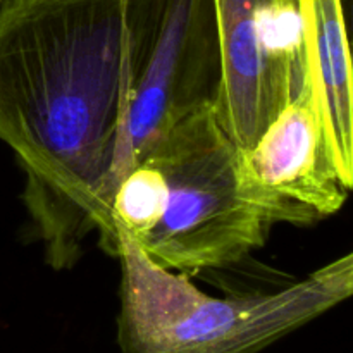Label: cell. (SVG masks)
<instances>
[{
    "label": "cell",
    "mask_w": 353,
    "mask_h": 353,
    "mask_svg": "<svg viewBox=\"0 0 353 353\" xmlns=\"http://www.w3.org/2000/svg\"><path fill=\"white\" fill-rule=\"evenodd\" d=\"M119 353H261L348 300L353 255L276 290L214 296L117 233Z\"/></svg>",
    "instance_id": "3"
},
{
    "label": "cell",
    "mask_w": 353,
    "mask_h": 353,
    "mask_svg": "<svg viewBox=\"0 0 353 353\" xmlns=\"http://www.w3.org/2000/svg\"><path fill=\"white\" fill-rule=\"evenodd\" d=\"M223 85L214 112L238 150L307 85L299 0H214Z\"/></svg>",
    "instance_id": "5"
},
{
    "label": "cell",
    "mask_w": 353,
    "mask_h": 353,
    "mask_svg": "<svg viewBox=\"0 0 353 353\" xmlns=\"http://www.w3.org/2000/svg\"><path fill=\"white\" fill-rule=\"evenodd\" d=\"M223 85L214 0H164L154 47L133 92L109 176L93 209L95 233L124 174L176 124L216 107Z\"/></svg>",
    "instance_id": "4"
},
{
    "label": "cell",
    "mask_w": 353,
    "mask_h": 353,
    "mask_svg": "<svg viewBox=\"0 0 353 353\" xmlns=\"http://www.w3.org/2000/svg\"><path fill=\"white\" fill-rule=\"evenodd\" d=\"M162 2H0V141L26 174L23 202L54 271L74 268L95 231Z\"/></svg>",
    "instance_id": "1"
},
{
    "label": "cell",
    "mask_w": 353,
    "mask_h": 353,
    "mask_svg": "<svg viewBox=\"0 0 353 353\" xmlns=\"http://www.w3.org/2000/svg\"><path fill=\"white\" fill-rule=\"evenodd\" d=\"M241 172L261 196L285 210L293 226L334 216L352 190L331 161L309 81L247 150Z\"/></svg>",
    "instance_id": "6"
},
{
    "label": "cell",
    "mask_w": 353,
    "mask_h": 353,
    "mask_svg": "<svg viewBox=\"0 0 353 353\" xmlns=\"http://www.w3.org/2000/svg\"><path fill=\"white\" fill-rule=\"evenodd\" d=\"M0 2H2V0H0Z\"/></svg>",
    "instance_id": "8"
},
{
    "label": "cell",
    "mask_w": 353,
    "mask_h": 353,
    "mask_svg": "<svg viewBox=\"0 0 353 353\" xmlns=\"http://www.w3.org/2000/svg\"><path fill=\"white\" fill-rule=\"evenodd\" d=\"M307 81L331 161L353 188V79L343 0H299Z\"/></svg>",
    "instance_id": "7"
},
{
    "label": "cell",
    "mask_w": 353,
    "mask_h": 353,
    "mask_svg": "<svg viewBox=\"0 0 353 353\" xmlns=\"http://www.w3.org/2000/svg\"><path fill=\"white\" fill-rule=\"evenodd\" d=\"M278 224L288 216L248 185L240 150L207 107L121 178L97 234L110 257L121 233L161 268L193 276L241 264Z\"/></svg>",
    "instance_id": "2"
}]
</instances>
